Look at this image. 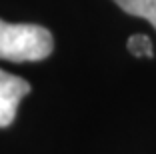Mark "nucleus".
I'll use <instances>...</instances> for the list:
<instances>
[{"label": "nucleus", "mask_w": 156, "mask_h": 154, "mask_svg": "<svg viewBox=\"0 0 156 154\" xmlns=\"http://www.w3.org/2000/svg\"><path fill=\"white\" fill-rule=\"evenodd\" d=\"M54 40L48 28L38 24H10L0 20V58L36 62L50 56Z\"/></svg>", "instance_id": "1"}, {"label": "nucleus", "mask_w": 156, "mask_h": 154, "mask_svg": "<svg viewBox=\"0 0 156 154\" xmlns=\"http://www.w3.org/2000/svg\"><path fill=\"white\" fill-rule=\"evenodd\" d=\"M30 92V84L24 78L0 70V128L14 122L20 100Z\"/></svg>", "instance_id": "2"}, {"label": "nucleus", "mask_w": 156, "mask_h": 154, "mask_svg": "<svg viewBox=\"0 0 156 154\" xmlns=\"http://www.w3.org/2000/svg\"><path fill=\"white\" fill-rule=\"evenodd\" d=\"M124 12L144 18L156 28V0H114Z\"/></svg>", "instance_id": "3"}, {"label": "nucleus", "mask_w": 156, "mask_h": 154, "mask_svg": "<svg viewBox=\"0 0 156 154\" xmlns=\"http://www.w3.org/2000/svg\"><path fill=\"white\" fill-rule=\"evenodd\" d=\"M126 46H128V50L134 56H138V58H144V56H146V58H152V56H154L152 42L146 34H134V36H130Z\"/></svg>", "instance_id": "4"}]
</instances>
